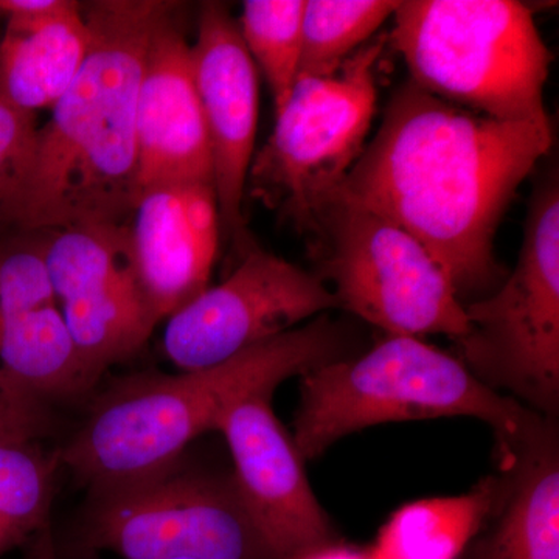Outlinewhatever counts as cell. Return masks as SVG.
Segmentation results:
<instances>
[{"label":"cell","mask_w":559,"mask_h":559,"mask_svg":"<svg viewBox=\"0 0 559 559\" xmlns=\"http://www.w3.org/2000/svg\"><path fill=\"white\" fill-rule=\"evenodd\" d=\"M551 143V121L492 120L409 80L333 194L411 231L465 307L506 280L495 252L500 221Z\"/></svg>","instance_id":"obj_1"},{"label":"cell","mask_w":559,"mask_h":559,"mask_svg":"<svg viewBox=\"0 0 559 559\" xmlns=\"http://www.w3.org/2000/svg\"><path fill=\"white\" fill-rule=\"evenodd\" d=\"M178 2L83 5L91 46L79 75L36 130L7 223L20 231L124 224L139 197L138 98L154 32Z\"/></svg>","instance_id":"obj_2"},{"label":"cell","mask_w":559,"mask_h":559,"mask_svg":"<svg viewBox=\"0 0 559 559\" xmlns=\"http://www.w3.org/2000/svg\"><path fill=\"white\" fill-rule=\"evenodd\" d=\"M342 358H347L344 333L320 318L216 366L124 378L94 400L79 429L57 450L61 468L87 491L148 476L182 459L231 407L272 396L283 381Z\"/></svg>","instance_id":"obj_3"},{"label":"cell","mask_w":559,"mask_h":559,"mask_svg":"<svg viewBox=\"0 0 559 559\" xmlns=\"http://www.w3.org/2000/svg\"><path fill=\"white\" fill-rule=\"evenodd\" d=\"M454 417L487 423L502 465L550 419L489 389L452 353L419 337L388 336L364 355L300 377L290 436L307 462L370 426Z\"/></svg>","instance_id":"obj_4"},{"label":"cell","mask_w":559,"mask_h":559,"mask_svg":"<svg viewBox=\"0 0 559 559\" xmlns=\"http://www.w3.org/2000/svg\"><path fill=\"white\" fill-rule=\"evenodd\" d=\"M388 44L433 97L510 123H549L544 86L554 55L514 0L400 2Z\"/></svg>","instance_id":"obj_5"},{"label":"cell","mask_w":559,"mask_h":559,"mask_svg":"<svg viewBox=\"0 0 559 559\" xmlns=\"http://www.w3.org/2000/svg\"><path fill=\"white\" fill-rule=\"evenodd\" d=\"M457 358L489 389L507 390L540 417L559 411V190L533 191L516 267L495 293L465 305ZM509 395V396H510Z\"/></svg>","instance_id":"obj_6"},{"label":"cell","mask_w":559,"mask_h":559,"mask_svg":"<svg viewBox=\"0 0 559 559\" xmlns=\"http://www.w3.org/2000/svg\"><path fill=\"white\" fill-rule=\"evenodd\" d=\"M308 237L320 280L329 278L342 310L389 336L469 331L465 307L428 249L373 210L331 194L316 213Z\"/></svg>","instance_id":"obj_7"},{"label":"cell","mask_w":559,"mask_h":559,"mask_svg":"<svg viewBox=\"0 0 559 559\" xmlns=\"http://www.w3.org/2000/svg\"><path fill=\"white\" fill-rule=\"evenodd\" d=\"M385 46L388 35L371 38L330 79L299 76L253 156L250 194L301 234H310L316 213L366 148L377 110L374 68Z\"/></svg>","instance_id":"obj_8"},{"label":"cell","mask_w":559,"mask_h":559,"mask_svg":"<svg viewBox=\"0 0 559 559\" xmlns=\"http://www.w3.org/2000/svg\"><path fill=\"white\" fill-rule=\"evenodd\" d=\"M87 549L123 559H275L242 509L231 476L187 465L87 491Z\"/></svg>","instance_id":"obj_9"},{"label":"cell","mask_w":559,"mask_h":559,"mask_svg":"<svg viewBox=\"0 0 559 559\" xmlns=\"http://www.w3.org/2000/svg\"><path fill=\"white\" fill-rule=\"evenodd\" d=\"M44 263L70 340L92 384L138 355L159 325L140 283L128 223L47 231Z\"/></svg>","instance_id":"obj_10"},{"label":"cell","mask_w":559,"mask_h":559,"mask_svg":"<svg viewBox=\"0 0 559 559\" xmlns=\"http://www.w3.org/2000/svg\"><path fill=\"white\" fill-rule=\"evenodd\" d=\"M334 308L318 275L252 245L229 278L167 319L162 348L179 371L205 369Z\"/></svg>","instance_id":"obj_11"},{"label":"cell","mask_w":559,"mask_h":559,"mask_svg":"<svg viewBox=\"0 0 559 559\" xmlns=\"http://www.w3.org/2000/svg\"><path fill=\"white\" fill-rule=\"evenodd\" d=\"M270 395L253 396L219 419L238 498L275 559H296L330 546L333 527L312 491L305 459L275 417Z\"/></svg>","instance_id":"obj_12"},{"label":"cell","mask_w":559,"mask_h":559,"mask_svg":"<svg viewBox=\"0 0 559 559\" xmlns=\"http://www.w3.org/2000/svg\"><path fill=\"white\" fill-rule=\"evenodd\" d=\"M191 62L207 128L221 230L245 253L252 246L242 198L259 123V69L224 3H202Z\"/></svg>","instance_id":"obj_13"},{"label":"cell","mask_w":559,"mask_h":559,"mask_svg":"<svg viewBox=\"0 0 559 559\" xmlns=\"http://www.w3.org/2000/svg\"><path fill=\"white\" fill-rule=\"evenodd\" d=\"M47 231L0 241V378L51 406L94 390L51 290Z\"/></svg>","instance_id":"obj_14"},{"label":"cell","mask_w":559,"mask_h":559,"mask_svg":"<svg viewBox=\"0 0 559 559\" xmlns=\"http://www.w3.org/2000/svg\"><path fill=\"white\" fill-rule=\"evenodd\" d=\"M180 10L178 2L146 50L138 98L139 193L165 183H213L207 128Z\"/></svg>","instance_id":"obj_15"},{"label":"cell","mask_w":559,"mask_h":559,"mask_svg":"<svg viewBox=\"0 0 559 559\" xmlns=\"http://www.w3.org/2000/svg\"><path fill=\"white\" fill-rule=\"evenodd\" d=\"M128 229L140 283L159 322L209 288L221 235L213 183L140 191Z\"/></svg>","instance_id":"obj_16"},{"label":"cell","mask_w":559,"mask_h":559,"mask_svg":"<svg viewBox=\"0 0 559 559\" xmlns=\"http://www.w3.org/2000/svg\"><path fill=\"white\" fill-rule=\"evenodd\" d=\"M0 100L21 112L53 108L79 75L91 46L83 3L0 0Z\"/></svg>","instance_id":"obj_17"},{"label":"cell","mask_w":559,"mask_h":559,"mask_svg":"<svg viewBox=\"0 0 559 559\" xmlns=\"http://www.w3.org/2000/svg\"><path fill=\"white\" fill-rule=\"evenodd\" d=\"M502 468L506 491L485 559H559V451L551 419Z\"/></svg>","instance_id":"obj_18"},{"label":"cell","mask_w":559,"mask_h":559,"mask_svg":"<svg viewBox=\"0 0 559 559\" xmlns=\"http://www.w3.org/2000/svg\"><path fill=\"white\" fill-rule=\"evenodd\" d=\"M503 477L488 476L465 495L417 500L381 528L374 559H457L498 510Z\"/></svg>","instance_id":"obj_19"},{"label":"cell","mask_w":559,"mask_h":559,"mask_svg":"<svg viewBox=\"0 0 559 559\" xmlns=\"http://www.w3.org/2000/svg\"><path fill=\"white\" fill-rule=\"evenodd\" d=\"M60 468L39 441H0V558L49 530Z\"/></svg>","instance_id":"obj_20"},{"label":"cell","mask_w":559,"mask_h":559,"mask_svg":"<svg viewBox=\"0 0 559 559\" xmlns=\"http://www.w3.org/2000/svg\"><path fill=\"white\" fill-rule=\"evenodd\" d=\"M395 0H307L299 76L330 79L395 14ZM297 76V79H299Z\"/></svg>","instance_id":"obj_21"},{"label":"cell","mask_w":559,"mask_h":559,"mask_svg":"<svg viewBox=\"0 0 559 559\" xmlns=\"http://www.w3.org/2000/svg\"><path fill=\"white\" fill-rule=\"evenodd\" d=\"M304 11V0H248L238 21L246 49L270 84L275 114L299 76Z\"/></svg>","instance_id":"obj_22"},{"label":"cell","mask_w":559,"mask_h":559,"mask_svg":"<svg viewBox=\"0 0 559 559\" xmlns=\"http://www.w3.org/2000/svg\"><path fill=\"white\" fill-rule=\"evenodd\" d=\"M35 116L0 100V224L31 162L36 139Z\"/></svg>","instance_id":"obj_23"},{"label":"cell","mask_w":559,"mask_h":559,"mask_svg":"<svg viewBox=\"0 0 559 559\" xmlns=\"http://www.w3.org/2000/svg\"><path fill=\"white\" fill-rule=\"evenodd\" d=\"M50 428V406L0 378V441H39Z\"/></svg>","instance_id":"obj_24"},{"label":"cell","mask_w":559,"mask_h":559,"mask_svg":"<svg viewBox=\"0 0 559 559\" xmlns=\"http://www.w3.org/2000/svg\"><path fill=\"white\" fill-rule=\"evenodd\" d=\"M296 559H374L371 550L349 549V547L323 546L308 551Z\"/></svg>","instance_id":"obj_25"},{"label":"cell","mask_w":559,"mask_h":559,"mask_svg":"<svg viewBox=\"0 0 559 559\" xmlns=\"http://www.w3.org/2000/svg\"><path fill=\"white\" fill-rule=\"evenodd\" d=\"M39 559H53V554H51L50 532L44 533V535L40 536V558Z\"/></svg>","instance_id":"obj_26"},{"label":"cell","mask_w":559,"mask_h":559,"mask_svg":"<svg viewBox=\"0 0 559 559\" xmlns=\"http://www.w3.org/2000/svg\"><path fill=\"white\" fill-rule=\"evenodd\" d=\"M38 547H36L35 554L32 555L31 559H38Z\"/></svg>","instance_id":"obj_27"},{"label":"cell","mask_w":559,"mask_h":559,"mask_svg":"<svg viewBox=\"0 0 559 559\" xmlns=\"http://www.w3.org/2000/svg\"><path fill=\"white\" fill-rule=\"evenodd\" d=\"M38 557L40 558V544H38Z\"/></svg>","instance_id":"obj_28"},{"label":"cell","mask_w":559,"mask_h":559,"mask_svg":"<svg viewBox=\"0 0 559 559\" xmlns=\"http://www.w3.org/2000/svg\"><path fill=\"white\" fill-rule=\"evenodd\" d=\"M180 559H189V558H180Z\"/></svg>","instance_id":"obj_29"}]
</instances>
